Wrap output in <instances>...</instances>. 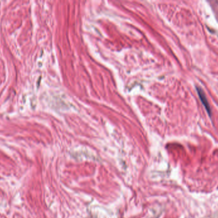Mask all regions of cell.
<instances>
[{
    "label": "cell",
    "mask_w": 218,
    "mask_h": 218,
    "mask_svg": "<svg viewBox=\"0 0 218 218\" xmlns=\"http://www.w3.org/2000/svg\"><path fill=\"white\" fill-rule=\"evenodd\" d=\"M197 92H198V94L200 101H202L203 106L205 107V108H206V111L208 113V115L211 116V113H212L210 105H209V103H208V101L207 100V98L206 97V94H205L203 90L199 86L197 87Z\"/></svg>",
    "instance_id": "cell-1"
}]
</instances>
